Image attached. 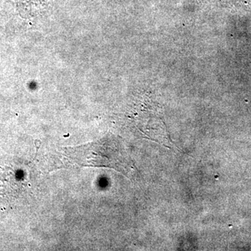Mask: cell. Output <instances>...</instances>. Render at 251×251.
I'll list each match as a JSON object with an SVG mask.
<instances>
[{"label": "cell", "mask_w": 251, "mask_h": 251, "mask_svg": "<svg viewBox=\"0 0 251 251\" xmlns=\"http://www.w3.org/2000/svg\"><path fill=\"white\" fill-rule=\"evenodd\" d=\"M114 141L104 139L80 146L62 149L64 160L69 164L83 167H105L126 170L127 165Z\"/></svg>", "instance_id": "cell-1"}]
</instances>
